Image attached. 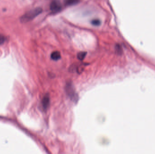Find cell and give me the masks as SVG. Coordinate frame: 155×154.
I'll return each instance as SVG.
<instances>
[{
    "label": "cell",
    "instance_id": "277c9868",
    "mask_svg": "<svg viewBox=\"0 0 155 154\" xmlns=\"http://www.w3.org/2000/svg\"><path fill=\"white\" fill-rule=\"evenodd\" d=\"M50 97L48 95H46L44 97L42 101L43 107L44 109H46L49 107L50 105Z\"/></svg>",
    "mask_w": 155,
    "mask_h": 154
},
{
    "label": "cell",
    "instance_id": "6da1fadb",
    "mask_svg": "<svg viewBox=\"0 0 155 154\" xmlns=\"http://www.w3.org/2000/svg\"><path fill=\"white\" fill-rule=\"evenodd\" d=\"M42 12V9L40 8H36L27 12L24 14L20 18V21L22 23L28 22L34 18L37 17Z\"/></svg>",
    "mask_w": 155,
    "mask_h": 154
},
{
    "label": "cell",
    "instance_id": "ba28073f",
    "mask_svg": "<svg viewBox=\"0 0 155 154\" xmlns=\"http://www.w3.org/2000/svg\"><path fill=\"white\" fill-rule=\"evenodd\" d=\"M91 24H93V26H98L100 25L101 24V21L99 19H94L92 20Z\"/></svg>",
    "mask_w": 155,
    "mask_h": 154
},
{
    "label": "cell",
    "instance_id": "8992f818",
    "mask_svg": "<svg viewBox=\"0 0 155 154\" xmlns=\"http://www.w3.org/2000/svg\"><path fill=\"white\" fill-rule=\"evenodd\" d=\"M80 1V0H64V3L68 6L75 5L77 4Z\"/></svg>",
    "mask_w": 155,
    "mask_h": 154
},
{
    "label": "cell",
    "instance_id": "7a4b0ae2",
    "mask_svg": "<svg viewBox=\"0 0 155 154\" xmlns=\"http://www.w3.org/2000/svg\"><path fill=\"white\" fill-rule=\"evenodd\" d=\"M66 91L67 94L70 96L71 99L74 100V101H76L78 100V97L75 92V90L74 89V86L71 83H69L66 84Z\"/></svg>",
    "mask_w": 155,
    "mask_h": 154
},
{
    "label": "cell",
    "instance_id": "3957f363",
    "mask_svg": "<svg viewBox=\"0 0 155 154\" xmlns=\"http://www.w3.org/2000/svg\"><path fill=\"white\" fill-rule=\"evenodd\" d=\"M62 7L60 1L58 0H54L50 5V9L53 13H57L62 10Z\"/></svg>",
    "mask_w": 155,
    "mask_h": 154
},
{
    "label": "cell",
    "instance_id": "52a82bcc",
    "mask_svg": "<svg viewBox=\"0 0 155 154\" xmlns=\"http://www.w3.org/2000/svg\"><path fill=\"white\" fill-rule=\"evenodd\" d=\"M86 55V52H79V53H78V54H77V57L79 59V60L82 61L83 60V59H85Z\"/></svg>",
    "mask_w": 155,
    "mask_h": 154
},
{
    "label": "cell",
    "instance_id": "5b68a950",
    "mask_svg": "<svg viewBox=\"0 0 155 154\" xmlns=\"http://www.w3.org/2000/svg\"><path fill=\"white\" fill-rule=\"evenodd\" d=\"M61 57L60 53L58 51H55L51 54V58L54 61H57L59 60Z\"/></svg>",
    "mask_w": 155,
    "mask_h": 154
},
{
    "label": "cell",
    "instance_id": "9c48e42d",
    "mask_svg": "<svg viewBox=\"0 0 155 154\" xmlns=\"http://www.w3.org/2000/svg\"><path fill=\"white\" fill-rule=\"evenodd\" d=\"M6 40V38L3 34H0V45H2L5 42Z\"/></svg>",
    "mask_w": 155,
    "mask_h": 154
}]
</instances>
